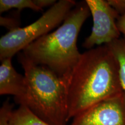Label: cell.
<instances>
[{
    "instance_id": "6da1fadb",
    "label": "cell",
    "mask_w": 125,
    "mask_h": 125,
    "mask_svg": "<svg viewBox=\"0 0 125 125\" xmlns=\"http://www.w3.org/2000/svg\"><path fill=\"white\" fill-rule=\"evenodd\" d=\"M65 81L69 119L124 92L118 60L107 45L81 54Z\"/></svg>"
},
{
    "instance_id": "7a4b0ae2",
    "label": "cell",
    "mask_w": 125,
    "mask_h": 125,
    "mask_svg": "<svg viewBox=\"0 0 125 125\" xmlns=\"http://www.w3.org/2000/svg\"><path fill=\"white\" fill-rule=\"evenodd\" d=\"M90 15L85 1L76 4L58 29L35 40L21 52L34 64L48 67L65 79L82 54L77 47L78 37Z\"/></svg>"
},
{
    "instance_id": "3957f363",
    "label": "cell",
    "mask_w": 125,
    "mask_h": 125,
    "mask_svg": "<svg viewBox=\"0 0 125 125\" xmlns=\"http://www.w3.org/2000/svg\"><path fill=\"white\" fill-rule=\"evenodd\" d=\"M18 60L24 71L26 88L15 100L52 125H66L69 121L66 81L48 67L34 64L22 52Z\"/></svg>"
},
{
    "instance_id": "277c9868",
    "label": "cell",
    "mask_w": 125,
    "mask_h": 125,
    "mask_svg": "<svg viewBox=\"0 0 125 125\" xmlns=\"http://www.w3.org/2000/svg\"><path fill=\"white\" fill-rule=\"evenodd\" d=\"M76 5L74 0H60L32 24L8 31L2 36L0 38L1 61L12 58L30 43L49 33L64 20Z\"/></svg>"
},
{
    "instance_id": "5b68a950",
    "label": "cell",
    "mask_w": 125,
    "mask_h": 125,
    "mask_svg": "<svg viewBox=\"0 0 125 125\" xmlns=\"http://www.w3.org/2000/svg\"><path fill=\"white\" fill-rule=\"evenodd\" d=\"M93 25L91 33L83 43L86 49H91L98 46L108 45L120 38L121 32L117 26L120 15L104 0H86Z\"/></svg>"
},
{
    "instance_id": "8992f818",
    "label": "cell",
    "mask_w": 125,
    "mask_h": 125,
    "mask_svg": "<svg viewBox=\"0 0 125 125\" xmlns=\"http://www.w3.org/2000/svg\"><path fill=\"white\" fill-rule=\"evenodd\" d=\"M70 125H125V93L94 104L73 118Z\"/></svg>"
},
{
    "instance_id": "52a82bcc",
    "label": "cell",
    "mask_w": 125,
    "mask_h": 125,
    "mask_svg": "<svg viewBox=\"0 0 125 125\" xmlns=\"http://www.w3.org/2000/svg\"><path fill=\"white\" fill-rule=\"evenodd\" d=\"M26 88L24 75L16 71L12 58L1 60L0 65V94L12 95L15 100L23 96Z\"/></svg>"
},
{
    "instance_id": "ba28073f",
    "label": "cell",
    "mask_w": 125,
    "mask_h": 125,
    "mask_svg": "<svg viewBox=\"0 0 125 125\" xmlns=\"http://www.w3.org/2000/svg\"><path fill=\"white\" fill-rule=\"evenodd\" d=\"M10 125H52L36 116L24 105H19L12 112Z\"/></svg>"
},
{
    "instance_id": "9c48e42d",
    "label": "cell",
    "mask_w": 125,
    "mask_h": 125,
    "mask_svg": "<svg viewBox=\"0 0 125 125\" xmlns=\"http://www.w3.org/2000/svg\"><path fill=\"white\" fill-rule=\"evenodd\" d=\"M118 60L120 80L125 93V38H119L107 45Z\"/></svg>"
},
{
    "instance_id": "30bf717a",
    "label": "cell",
    "mask_w": 125,
    "mask_h": 125,
    "mask_svg": "<svg viewBox=\"0 0 125 125\" xmlns=\"http://www.w3.org/2000/svg\"><path fill=\"white\" fill-rule=\"evenodd\" d=\"M30 9L37 12L42 11L34 4L33 0H1L0 1V13L7 12L12 9H18L20 12L23 9Z\"/></svg>"
},
{
    "instance_id": "8fae6325",
    "label": "cell",
    "mask_w": 125,
    "mask_h": 125,
    "mask_svg": "<svg viewBox=\"0 0 125 125\" xmlns=\"http://www.w3.org/2000/svg\"><path fill=\"white\" fill-rule=\"evenodd\" d=\"M13 105L7 100L3 103L0 109V125H10L9 121L12 112L13 111Z\"/></svg>"
},
{
    "instance_id": "7c38bea8",
    "label": "cell",
    "mask_w": 125,
    "mask_h": 125,
    "mask_svg": "<svg viewBox=\"0 0 125 125\" xmlns=\"http://www.w3.org/2000/svg\"><path fill=\"white\" fill-rule=\"evenodd\" d=\"M20 21L18 16H1L0 25L5 27L9 31H13L20 28Z\"/></svg>"
},
{
    "instance_id": "4fadbf2b",
    "label": "cell",
    "mask_w": 125,
    "mask_h": 125,
    "mask_svg": "<svg viewBox=\"0 0 125 125\" xmlns=\"http://www.w3.org/2000/svg\"><path fill=\"white\" fill-rule=\"evenodd\" d=\"M108 2L120 16L125 13V0H108Z\"/></svg>"
},
{
    "instance_id": "5bb4252c",
    "label": "cell",
    "mask_w": 125,
    "mask_h": 125,
    "mask_svg": "<svg viewBox=\"0 0 125 125\" xmlns=\"http://www.w3.org/2000/svg\"><path fill=\"white\" fill-rule=\"evenodd\" d=\"M37 7L43 10L46 7H52L57 2L56 0H33Z\"/></svg>"
},
{
    "instance_id": "9a60e30c",
    "label": "cell",
    "mask_w": 125,
    "mask_h": 125,
    "mask_svg": "<svg viewBox=\"0 0 125 125\" xmlns=\"http://www.w3.org/2000/svg\"><path fill=\"white\" fill-rule=\"evenodd\" d=\"M117 26L121 33L125 37V13L119 16L117 21Z\"/></svg>"
}]
</instances>
